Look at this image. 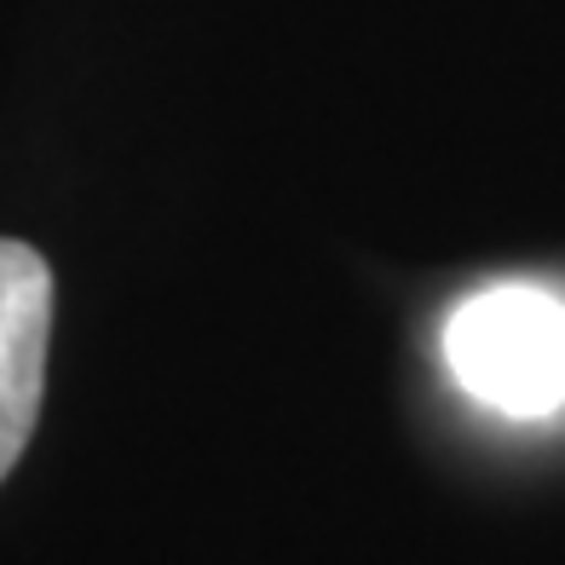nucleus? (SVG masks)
<instances>
[{"label": "nucleus", "mask_w": 565, "mask_h": 565, "mask_svg": "<svg viewBox=\"0 0 565 565\" xmlns=\"http://www.w3.org/2000/svg\"><path fill=\"white\" fill-rule=\"evenodd\" d=\"M445 364L502 416H554L565 409V300L531 282L468 295L445 323Z\"/></svg>", "instance_id": "obj_1"}, {"label": "nucleus", "mask_w": 565, "mask_h": 565, "mask_svg": "<svg viewBox=\"0 0 565 565\" xmlns=\"http://www.w3.org/2000/svg\"><path fill=\"white\" fill-rule=\"evenodd\" d=\"M53 347V266L41 248L0 237V479L30 450Z\"/></svg>", "instance_id": "obj_2"}]
</instances>
